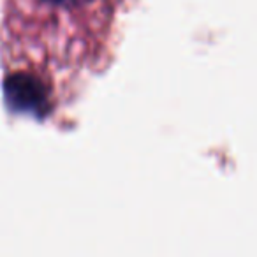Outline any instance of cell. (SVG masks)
I'll return each instance as SVG.
<instances>
[{"mask_svg": "<svg viewBox=\"0 0 257 257\" xmlns=\"http://www.w3.org/2000/svg\"><path fill=\"white\" fill-rule=\"evenodd\" d=\"M43 2L48 6H53V8L71 9V8H76V6L88 4V2H92V0H43Z\"/></svg>", "mask_w": 257, "mask_h": 257, "instance_id": "7a4b0ae2", "label": "cell"}, {"mask_svg": "<svg viewBox=\"0 0 257 257\" xmlns=\"http://www.w3.org/2000/svg\"><path fill=\"white\" fill-rule=\"evenodd\" d=\"M4 102L9 111L44 120L53 111L51 88L43 78L27 71L11 72L2 83Z\"/></svg>", "mask_w": 257, "mask_h": 257, "instance_id": "6da1fadb", "label": "cell"}]
</instances>
